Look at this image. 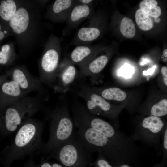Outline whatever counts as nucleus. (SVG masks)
Returning <instances> with one entry per match:
<instances>
[{
  "instance_id": "12",
  "label": "nucleus",
  "mask_w": 167,
  "mask_h": 167,
  "mask_svg": "<svg viewBox=\"0 0 167 167\" xmlns=\"http://www.w3.org/2000/svg\"><path fill=\"white\" fill-rule=\"evenodd\" d=\"M108 61V57L105 55L94 57L79 67L80 79L89 77L91 84H93L97 75L103 69Z\"/></svg>"
},
{
  "instance_id": "11",
  "label": "nucleus",
  "mask_w": 167,
  "mask_h": 167,
  "mask_svg": "<svg viewBox=\"0 0 167 167\" xmlns=\"http://www.w3.org/2000/svg\"><path fill=\"white\" fill-rule=\"evenodd\" d=\"M28 94L15 81L7 80L0 88V112Z\"/></svg>"
},
{
  "instance_id": "22",
  "label": "nucleus",
  "mask_w": 167,
  "mask_h": 167,
  "mask_svg": "<svg viewBox=\"0 0 167 167\" xmlns=\"http://www.w3.org/2000/svg\"><path fill=\"white\" fill-rule=\"evenodd\" d=\"M14 57L10 45H3L0 49V70L1 67L7 66L11 63Z\"/></svg>"
},
{
  "instance_id": "20",
  "label": "nucleus",
  "mask_w": 167,
  "mask_h": 167,
  "mask_svg": "<svg viewBox=\"0 0 167 167\" xmlns=\"http://www.w3.org/2000/svg\"><path fill=\"white\" fill-rule=\"evenodd\" d=\"M158 5L155 0H144L139 4L140 9L151 17H158L161 14V8Z\"/></svg>"
},
{
  "instance_id": "9",
  "label": "nucleus",
  "mask_w": 167,
  "mask_h": 167,
  "mask_svg": "<svg viewBox=\"0 0 167 167\" xmlns=\"http://www.w3.org/2000/svg\"><path fill=\"white\" fill-rule=\"evenodd\" d=\"M5 73L8 78L16 82L28 94L36 92L47 95L46 90L39 78L32 75L24 68L15 67L6 71Z\"/></svg>"
},
{
  "instance_id": "8",
  "label": "nucleus",
  "mask_w": 167,
  "mask_h": 167,
  "mask_svg": "<svg viewBox=\"0 0 167 167\" xmlns=\"http://www.w3.org/2000/svg\"><path fill=\"white\" fill-rule=\"evenodd\" d=\"M50 47L42 56L40 64L39 79L42 83L52 88L57 80L60 64L61 52L59 49Z\"/></svg>"
},
{
  "instance_id": "27",
  "label": "nucleus",
  "mask_w": 167,
  "mask_h": 167,
  "mask_svg": "<svg viewBox=\"0 0 167 167\" xmlns=\"http://www.w3.org/2000/svg\"><path fill=\"white\" fill-rule=\"evenodd\" d=\"M161 72L162 75L164 83L167 86V66L163 67L161 69Z\"/></svg>"
},
{
  "instance_id": "17",
  "label": "nucleus",
  "mask_w": 167,
  "mask_h": 167,
  "mask_svg": "<svg viewBox=\"0 0 167 167\" xmlns=\"http://www.w3.org/2000/svg\"><path fill=\"white\" fill-rule=\"evenodd\" d=\"M91 87L94 92L106 100L122 101L124 100L127 97L126 93L118 88L112 87L100 90L97 88Z\"/></svg>"
},
{
  "instance_id": "25",
  "label": "nucleus",
  "mask_w": 167,
  "mask_h": 167,
  "mask_svg": "<svg viewBox=\"0 0 167 167\" xmlns=\"http://www.w3.org/2000/svg\"><path fill=\"white\" fill-rule=\"evenodd\" d=\"M36 167H63L60 164L51 163L46 161H43L38 165H36Z\"/></svg>"
},
{
  "instance_id": "13",
  "label": "nucleus",
  "mask_w": 167,
  "mask_h": 167,
  "mask_svg": "<svg viewBox=\"0 0 167 167\" xmlns=\"http://www.w3.org/2000/svg\"><path fill=\"white\" fill-rule=\"evenodd\" d=\"M92 14V5H84L77 2L71 10L66 21L68 27L71 29L76 28L82 22L91 17Z\"/></svg>"
},
{
  "instance_id": "29",
  "label": "nucleus",
  "mask_w": 167,
  "mask_h": 167,
  "mask_svg": "<svg viewBox=\"0 0 167 167\" xmlns=\"http://www.w3.org/2000/svg\"><path fill=\"white\" fill-rule=\"evenodd\" d=\"M7 33L6 30H3L2 25L0 24V41L5 37Z\"/></svg>"
},
{
  "instance_id": "28",
  "label": "nucleus",
  "mask_w": 167,
  "mask_h": 167,
  "mask_svg": "<svg viewBox=\"0 0 167 167\" xmlns=\"http://www.w3.org/2000/svg\"><path fill=\"white\" fill-rule=\"evenodd\" d=\"M24 167H36V165L35 164L33 161L32 157L30 158Z\"/></svg>"
},
{
  "instance_id": "4",
  "label": "nucleus",
  "mask_w": 167,
  "mask_h": 167,
  "mask_svg": "<svg viewBox=\"0 0 167 167\" xmlns=\"http://www.w3.org/2000/svg\"><path fill=\"white\" fill-rule=\"evenodd\" d=\"M53 110L46 113V117L50 121L49 139L40 153L48 154L53 149L66 141L75 134L76 131L70 116L67 101L63 99Z\"/></svg>"
},
{
  "instance_id": "6",
  "label": "nucleus",
  "mask_w": 167,
  "mask_h": 167,
  "mask_svg": "<svg viewBox=\"0 0 167 167\" xmlns=\"http://www.w3.org/2000/svg\"><path fill=\"white\" fill-rule=\"evenodd\" d=\"M167 128L166 123L161 117L149 116L135 124L131 137L134 141H139L159 152L160 139Z\"/></svg>"
},
{
  "instance_id": "7",
  "label": "nucleus",
  "mask_w": 167,
  "mask_h": 167,
  "mask_svg": "<svg viewBox=\"0 0 167 167\" xmlns=\"http://www.w3.org/2000/svg\"><path fill=\"white\" fill-rule=\"evenodd\" d=\"M78 83L79 96H85L92 101L87 106L88 112L96 116H102L110 119L113 122L114 125L119 128V126L116 118L118 113V109L94 92L90 86L83 82L80 81Z\"/></svg>"
},
{
  "instance_id": "2",
  "label": "nucleus",
  "mask_w": 167,
  "mask_h": 167,
  "mask_svg": "<svg viewBox=\"0 0 167 167\" xmlns=\"http://www.w3.org/2000/svg\"><path fill=\"white\" fill-rule=\"evenodd\" d=\"M43 127L41 121L31 118L22 125L11 144L2 153L4 167H10L15 160L36 151L40 152L45 144L42 139Z\"/></svg>"
},
{
  "instance_id": "14",
  "label": "nucleus",
  "mask_w": 167,
  "mask_h": 167,
  "mask_svg": "<svg viewBox=\"0 0 167 167\" xmlns=\"http://www.w3.org/2000/svg\"><path fill=\"white\" fill-rule=\"evenodd\" d=\"M96 49L94 46L79 45L75 48L67 58L79 67L96 56Z\"/></svg>"
},
{
  "instance_id": "15",
  "label": "nucleus",
  "mask_w": 167,
  "mask_h": 167,
  "mask_svg": "<svg viewBox=\"0 0 167 167\" xmlns=\"http://www.w3.org/2000/svg\"><path fill=\"white\" fill-rule=\"evenodd\" d=\"M77 3V0H56L52 6V14L58 20L66 22L71 10Z\"/></svg>"
},
{
  "instance_id": "1",
  "label": "nucleus",
  "mask_w": 167,
  "mask_h": 167,
  "mask_svg": "<svg viewBox=\"0 0 167 167\" xmlns=\"http://www.w3.org/2000/svg\"><path fill=\"white\" fill-rule=\"evenodd\" d=\"M71 109L77 136L90 152L101 154L116 166L134 162L139 158L141 149L131 136L91 114L76 98Z\"/></svg>"
},
{
  "instance_id": "33",
  "label": "nucleus",
  "mask_w": 167,
  "mask_h": 167,
  "mask_svg": "<svg viewBox=\"0 0 167 167\" xmlns=\"http://www.w3.org/2000/svg\"><path fill=\"white\" fill-rule=\"evenodd\" d=\"M1 133L0 126V133Z\"/></svg>"
},
{
  "instance_id": "3",
  "label": "nucleus",
  "mask_w": 167,
  "mask_h": 167,
  "mask_svg": "<svg viewBox=\"0 0 167 167\" xmlns=\"http://www.w3.org/2000/svg\"><path fill=\"white\" fill-rule=\"evenodd\" d=\"M47 95L38 93L26 96L6 107L0 112L1 133L8 135L18 130L27 120L43 108Z\"/></svg>"
},
{
  "instance_id": "26",
  "label": "nucleus",
  "mask_w": 167,
  "mask_h": 167,
  "mask_svg": "<svg viewBox=\"0 0 167 167\" xmlns=\"http://www.w3.org/2000/svg\"><path fill=\"white\" fill-rule=\"evenodd\" d=\"M133 73V70L131 68V66L128 65L125 66L121 70V74L126 77H131V74Z\"/></svg>"
},
{
  "instance_id": "23",
  "label": "nucleus",
  "mask_w": 167,
  "mask_h": 167,
  "mask_svg": "<svg viewBox=\"0 0 167 167\" xmlns=\"http://www.w3.org/2000/svg\"><path fill=\"white\" fill-rule=\"evenodd\" d=\"M150 116L161 117L167 114V100L162 99L154 104L150 110Z\"/></svg>"
},
{
  "instance_id": "16",
  "label": "nucleus",
  "mask_w": 167,
  "mask_h": 167,
  "mask_svg": "<svg viewBox=\"0 0 167 167\" xmlns=\"http://www.w3.org/2000/svg\"><path fill=\"white\" fill-rule=\"evenodd\" d=\"M29 21L28 12L25 8L21 7L17 10L14 16L9 22V25L15 33L20 34L27 30Z\"/></svg>"
},
{
  "instance_id": "21",
  "label": "nucleus",
  "mask_w": 167,
  "mask_h": 167,
  "mask_svg": "<svg viewBox=\"0 0 167 167\" xmlns=\"http://www.w3.org/2000/svg\"><path fill=\"white\" fill-rule=\"evenodd\" d=\"M120 31L121 34L125 37L133 38L136 32L135 25L133 21L127 17L123 18L120 24Z\"/></svg>"
},
{
  "instance_id": "32",
  "label": "nucleus",
  "mask_w": 167,
  "mask_h": 167,
  "mask_svg": "<svg viewBox=\"0 0 167 167\" xmlns=\"http://www.w3.org/2000/svg\"><path fill=\"white\" fill-rule=\"evenodd\" d=\"M163 56L167 58V49H165L163 50Z\"/></svg>"
},
{
  "instance_id": "18",
  "label": "nucleus",
  "mask_w": 167,
  "mask_h": 167,
  "mask_svg": "<svg viewBox=\"0 0 167 167\" xmlns=\"http://www.w3.org/2000/svg\"><path fill=\"white\" fill-rule=\"evenodd\" d=\"M17 10L16 5L14 1L2 0L0 3V18L4 21L9 22Z\"/></svg>"
},
{
  "instance_id": "5",
  "label": "nucleus",
  "mask_w": 167,
  "mask_h": 167,
  "mask_svg": "<svg viewBox=\"0 0 167 167\" xmlns=\"http://www.w3.org/2000/svg\"><path fill=\"white\" fill-rule=\"evenodd\" d=\"M64 167H87L91 163V153L84 146L76 132L70 139L49 153Z\"/></svg>"
},
{
  "instance_id": "19",
  "label": "nucleus",
  "mask_w": 167,
  "mask_h": 167,
  "mask_svg": "<svg viewBox=\"0 0 167 167\" xmlns=\"http://www.w3.org/2000/svg\"><path fill=\"white\" fill-rule=\"evenodd\" d=\"M135 19L139 27L143 30H148L153 27V22L151 17L140 9L135 12Z\"/></svg>"
},
{
  "instance_id": "30",
  "label": "nucleus",
  "mask_w": 167,
  "mask_h": 167,
  "mask_svg": "<svg viewBox=\"0 0 167 167\" xmlns=\"http://www.w3.org/2000/svg\"><path fill=\"white\" fill-rule=\"evenodd\" d=\"M8 78V76L5 73L0 75V88L3 83L7 80Z\"/></svg>"
},
{
  "instance_id": "31",
  "label": "nucleus",
  "mask_w": 167,
  "mask_h": 167,
  "mask_svg": "<svg viewBox=\"0 0 167 167\" xmlns=\"http://www.w3.org/2000/svg\"><path fill=\"white\" fill-rule=\"evenodd\" d=\"M77 2L81 4L91 5H92L93 1L92 0H77Z\"/></svg>"
},
{
  "instance_id": "24",
  "label": "nucleus",
  "mask_w": 167,
  "mask_h": 167,
  "mask_svg": "<svg viewBox=\"0 0 167 167\" xmlns=\"http://www.w3.org/2000/svg\"><path fill=\"white\" fill-rule=\"evenodd\" d=\"M93 164L95 167H113L109 161L100 153H98L97 159Z\"/></svg>"
},
{
  "instance_id": "10",
  "label": "nucleus",
  "mask_w": 167,
  "mask_h": 167,
  "mask_svg": "<svg viewBox=\"0 0 167 167\" xmlns=\"http://www.w3.org/2000/svg\"><path fill=\"white\" fill-rule=\"evenodd\" d=\"M79 79V71L67 57L65 56L60 63L56 82L52 89L55 92L66 93L72 85Z\"/></svg>"
}]
</instances>
